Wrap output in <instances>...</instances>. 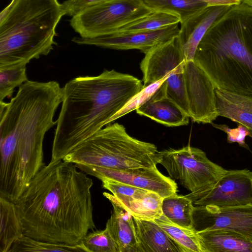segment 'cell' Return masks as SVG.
Masks as SVG:
<instances>
[{
    "instance_id": "1",
    "label": "cell",
    "mask_w": 252,
    "mask_h": 252,
    "mask_svg": "<svg viewBox=\"0 0 252 252\" xmlns=\"http://www.w3.org/2000/svg\"><path fill=\"white\" fill-rule=\"evenodd\" d=\"M93 180L72 163L51 160L14 202L24 235L77 245L95 228Z\"/></svg>"
},
{
    "instance_id": "2",
    "label": "cell",
    "mask_w": 252,
    "mask_h": 252,
    "mask_svg": "<svg viewBox=\"0 0 252 252\" xmlns=\"http://www.w3.org/2000/svg\"><path fill=\"white\" fill-rule=\"evenodd\" d=\"M62 88L54 81L28 80L9 102H0L1 174L16 180L19 196L45 165L43 140L57 124Z\"/></svg>"
},
{
    "instance_id": "3",
    "label": "cell",
    "mask_w": 252,
    "mask_h": 252,
    "mask_svg": "<svg viewBox=\"0 0 252 252\" xmlns=\"http://www.w3.org/2000/svg\"><path fill=\"white\" fill-rule=\"evenodd\" d=\"M141 80L114 69L79 76L62 88V105L52 149V161L109 124L110 119L143 88Z\"/></svg>"
},
{
    "instance_id": "4",
    "label": "cell",
    "mask_w": 252,
    "mask_h": 252,
    "mask_svg": "<svg viewBox=\"0 0 252 252\" xmlns=\"http://www.w3.org/2000/svg\"><path fill=\"white\" fill-rule=\"evenodd\" d=\"M193 62L216 88L252 98V7L231 6L206 32Z\"/></svg>"
},
{
    "instance_id": "5",
    "label": "cell",
    "mask_w": 252,
    "mask_h": 252,
    "mask_svg": "<svg viewBox=\"0 0 252 252\" xmlns=\"http://www.w3.org/2000/svg\"><path fill=\"white\" fill-rule=\"evenodd\" d=\"M63 16L57 0H11L0 13V68L47 55Z\"/></svg>"
},
{
    "instance_id": "6",
    "label": "cell",
    "mask_w": 252,
    "mask_h": 252,
    "mask_svg": "<svg viewBox=\"0 0 252 252\" xmlns=\"http://www.w3.org/2000/svg\"><path fill=\"white\" fill-rule=\"evenodd\" d=\"M158 152L154 144L132 137L122 125L116 123L75 146L61 159L118 170L154 168L158 164Z\"/></svg>"
},
{
    "instance_id": "7",
    "label": "cell",
    "mask_w": 252,
    "mask_h": 252,
    "mask_svg": "<svg viewBox=\"0 0 252 252\" xmlns=\"http://www.w3.org/2000/svg\"><path fill=\"white\" fill-rule=\"evenodd\" d=\"M145 54L140 64L144 87L169 75L162 84L165 94L189 115L184 74L186 61L177 36L154 47Z\"/></svg>"
},
{
    "instance_id": "8",
    "label": "cell",
    "mask_w": 252,
    "mask_h": 252,
    "mask_svg": "<svg viewBox=\"0 0 252 252\" xmlns=\"http://www.w3.org/2000/svg\"><path fill=\"white\" fill-rule=\"evenodd\" d=\"M158 163L170 177L190 192L215 183L227 170L211 161L202 150L188 145L158 152Z\"/></svg>"
},
{
    "instance_id": "9",
    "label": "cell",
    "mask_w": 252,
    "mask_h": 252,
    "mask_svg": "<svg viewBox=\"0 0 252 252\" xmlns=\"http://www.w3.org/2000/svg\"><path fill=\"white\" fill-rule=\"evenodd\" d=\"M153 10L142 0H105L72 17L70 25L80 37L92 38L111 33Z\"/></svg>"
},
{
    "instance_id": "10",
    "label": "cell",
    "mask_w": 252,
    "mask_h": 252,
    "mask_svg": "<svg viewBox=\"0 0 252 252\" xmlns=\"http://www.w3.org/2000/svg\"><path fill=\"white\" fill-rule=\"evenodd\" d=\"M186 196L194 206L252 205V172L247 169L227 170L214 184Z\"/></svg>"
},
{
    "instance_id": "11",
    "label": "cell",
    "mask_w": 252,
    "mask_h": 252,
    "mask_svg": "<svg viewBox=\"0 0 252 252\" xmlns=\"http://www.w3.org/2000/svg\"><path fill=\"white\" fill-rule=\"evenodd\" d=\"M192 228L197 233L218 229L226 230L252 241V205L228 207L194 206Z\"/></svg>"
},
{
    "instance_id": "12",
    "label": "cell",
    "mask_w": 252,
    "mask_h": 252,
    "mask_svg": "<svg viewBox=\"0 0 252 252\" xmlns=\"http://www.w3.org/2000/svg\"><path fill=\"white\" fill-rule=\"evenodd\" d=\"M184 74L189 117L197 123L211 124L219 116L215 85L193 61L186 62Z\"/></svg>"
},
{
    "instance_id": "13",
    "label": "cell",
    "mask_w": 252,
    "mask_h": 252,
    "mask_svg": "<svg viewBox=\"0 0 252 252\" xmlns=\"http://www.w3.org/2000/svg\"><path fill=\"white\" fill-rule=\"evenodd\" d=\"M75 165L87 174L100 180L102 179L114 180L153 191L163 198L177 194L178 191L177 185L174 180L163 175L157 167L118 170L80 164Z\"/></svg>"
},
{
    "instance_id": "14",
    "label": "cell",
    "mask_w": 252,
    "mask_h": 252,
    "mask_svg": "<svg viewBox=\"0 0 252 252\" xmlns=\"http://www.w3.org/2000/svg\"><path fill=\"white\" fill-rule=\"evenodd\" d=\"M178 24L157 30L127 33L112 32L92 38L74 37L80 45H95L116 50L138 49L146 54L154 47L178 36Z\"/></svg>"
},
{
    "instance_id": "15",
    "label": "cell",
    "mask_w": 252,
    "mask_h": 252,
    "mask_svg": "<svg viewBox=\"0 0 252 252\" xmlns=\"http://www.w3.org/2000/svg\"><path fill=\"white\" fill-rule=\"evenodd\" d=\"M100 180L102 187L111 192L119 204L133 218L155 220L162 215L163 198L158 193L112 180Z\"/></svg>"
},
{
    "instance_id": "16",
    "label": "cell",
    "mask_w": 252,
    "mask_h": 252,
    "mask_svg": "<svg viewBox=\"0 0 252 252\" xmlns=\"http://www.w3.org/2000/svg\"><path fill=\"white\" fill-rule=\"evenodd\" d=\"M231 6H208L181 22L177 36L186 61H193L198 45L212 24Z\"/></svg>"
},
{
    "instance_id": "17",
    "label": "cell",
    "mask_w": 252,
    "mask_h": 252,
    "mask_svg": "<svg viewBox=\"0 0 252 252\" xmlns=\"http://www.w3.org/2000/svg\"><path fill=\"white\" fill-rule=\"evenodd\" d=\"M136 111L139 115L167 126L187 125L190 118L174 100L166 95L161 85Z\"/></svg>"
},
{
    "instance_id": "18",
    "label": "cell",
    "mask_w": 252,
    "mask_h": 252,
    "mask_svg": "<svg viewBox=\"0 0 252 252\" xmlns=\"http://www.w3.org/2000/svg\"><path fill=\"white\" fill-rule=\"evenodd\" d=\"M103 194L113 206L106 227L113 237L118 252H139L133 216L119 204L112 194L104 192Z\"/></svg>"
},
{
    "instance_id": "19",
    "label": "cell",
    "mask_w": 252,
    "mask_h": 252,
    "mask_svg": "<svg viewBox=\"0 0 252 252\" xmlns=\"http://www.w3.org/2000/svg\"><path fill=\"white\" fill-rule=\"evenodd\" d=\"M139 252H183L154 220L133 218Z\"/></svg>"
},
{
    "instance_id": "20",
    "label": "cell",
    "mask_w": 252,
    "mask_h": 252,
    "mask_svg": "<svg viewBox=\"0 0 252 252\" xmlns=\"http://www.w3.org/2000/svg\"><path fill=\"white\" fill-rule=\"evenodd\" d=\"M215 93L218 116L243 125L252 131V98L216 87Z\"/></svg>"
},
{
    "instance_id": "21",
    "label": "cell",
    "mask_w": 252,
    "mask_h": 252,
    "mask_svg": "<svg viewBox=\"0 0 252 252\" xmlns=\"http://www.w3.org/2000/svg\"><path fill=\"white\" fill-rule=\"evenodd\" d=\"M202 252H252V241L226 230L197 233Z\"/></svg>"
},
{
    "instance_id": "22",
    "label": "cell",
    "mask_w": 252,
    "mask_h": 252,
    "mask_svg": "<svg viewBox=\"0 0 252 252\" xmlns=\"http://www.w3.org/2000/svg\"><path fill=\"white\" fill-rule=\"evenodd\" d=\"M0 252H9L23 234L14 202L0 196Z\"/></svg>"
},
{
    "instance_id": "23",
    "label": "cell",
    "mask_w": 252,
    "mask_h": 252,
    "mask_svg": "<svg viewBox=\"0 0 252 252\" xmlns=\"http://www.w3.org/2000/svg\"><path fill=\"white\" fill-rule=\"evenodd\" d=\"M180 22L181 17L176 13L164 10H153L143 17L119 27L112 32L127 33L151 31Z\"/></svg>"
},
{
    "instance_id": "24",
    "label": "cell",
    "mask_w": 252,
    "mask_h": 252,
    "mask_svg": "<svg viewBox=\"0 0 252 252\" xmlns=\"http://www.w3.org/2000/svg\"><path fill=\"white\" fill-rule=\"evenodd\" d=\"M194 206L186 195L175 194L163 198L162 214L180 226L192 228V213Z\"/></svg>"
},
{
    "instance_id": "25",
    "label": "cell",
    "mask_w": 252,
    "mask_h": 252,
    "mask_svg": "<svg viewBox=\"0 0 252 252\" xmlns=\"http://www.w3.org/2000/svg\"><path fill=\"white\" fill-rule=\"evenodd\" d=\"M182 248L183 252H202L197 233L180 226L163 214L154 220Z\"/></svg>"
},
{
    "instance_id": "26",
    "label": "cell",
    "mask_w": 252,
    "mask_h": 252,
    "mask_svg": "<svg viewBox=\"0 0 252 252\" xmlns=\"http://www.w3.org/2000/svg\"><path fill=\"white\" fill-rule=\"evenodd\" d=\"M142 1L152 10L169 11L179 14L181 17V22L209 6L206 2L199 0H142Z\"/></svg>"
},
{
    "instance_id": "27",
    "label": "cell",
    "mask_w": 252,
    "mask_h": 252,
    "mask_svg": "<svg viewBox=\"0 0 252 252\" xmlns=\"http://www.w3.org/2000/svg\"><path fill=\"white\" fill-rule=\"evenodd\" d=\"M85 252L81 244L69 245L35 240L24 235L12 245L9 252Z\"/></svg>"
},
{
    "instance_id": "28",
    "label": "cell",
    "mask_w": 252,
    "mask_h": 252,
    "mask_svg": "<svg viewBox=\"0 0 252 252\" xmlns=\"http://www.w3.org/2000/svg\"><path fill=\"white\" fill-rule=\"evenodd\" d=\"M28 80L26 64H19L0 68V102L11 96L16 87Z\"/></svg>"
},
{
    "instance_id": "29",
    "label": "cell",
    "mask_w": 252,
    "mask_h": 252,
    "mask_svg": "<svg viewBox=\"0 0 252 252\" xmlns=\"http://www.w3.org/2000/svg\"><path fill=\"white\" fill-rule=\"evenodd\" d=\"M80 244L85 252H118L116 243L107 227L88 233Z\"/></svg>"
},
{
    "instance_id": "30",
    "label": "cell",
    "mask_w": 252,
    "mask_h": 252,
    "mask_svg": "<svg viewBox=\"0 0 252 252\" xmlns=\"http://www.w3.org/2000/svg\"><path fill=\"white\" fill-rule=\"evenodd\" d=\"M167 75L147 86L144 87L139 92L134 95L126 104L109 120V124L124 115L136 110L142 106L155 93L164 81L168 78Z\"/></svg>"
},
{
    "instance_id": "31",
    "label": "cell",
    "mask_w": 252,
    "mask_h": 252,
    "mask_svg": "<svg viewBox=\"0 0 252 252\" xmlns=\"http://www.w3.org/2000/svg\"><path fill=\"white\" fill-rule=\"evenodd\" d=\"M211 124L215 128L226 133L228 143L237 142L244 148L248 147L245 143V138L247 136L252 138V131L245 126L238 124L237 127L231 128L224 124H216L213 123Z\"/></svg>"
},
{
    "instance_id": "32",
    "label": "cell",
    "mask_w": 252,
    "mask_h": 252,
    "mask_svg": "<svg viewBox=\"0 0 252 252\" xmlns=\"http://www.w3.org/2000/svg\"><path fill=\"white\" fill-rule=\"evenodd\" d=\"M105 0H66L61 4L63 15L73 17L89 7Z\"/></svg>"
},
{
    "instance_id": "33",
    "label": "cell",
    "mask_w": 252,
    "mask_h": 252,
    "mask_svg": "<svg viewBox=\"0 0 252 252\" xmlns=\"http://www.w3.org/2000/svg\"><path fill=\"white\" fill-rule=\"evenodd\" d=\"M208 3L209 6L229 5L239 4L240 0H199Z\"/></svg>"
},
{
    "instance_id": "34",
    "label": "cell",
    "mask_w": 252,
    "mask_h": 252,
    "mask_svg": "<svg viewBox=\"0 0 252 252\" xmlns=\"http://www.w3.org/2000/svg\"><path fill=\"white\" fill-rule=\"evenodd\" d=\"M241 3L252 7V0H240Z\"/></svg>"
}]
</instances>
